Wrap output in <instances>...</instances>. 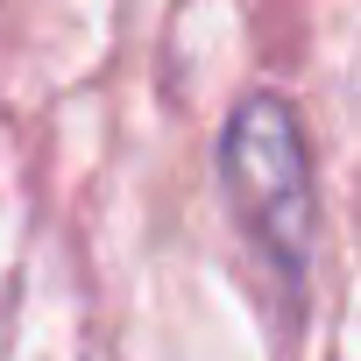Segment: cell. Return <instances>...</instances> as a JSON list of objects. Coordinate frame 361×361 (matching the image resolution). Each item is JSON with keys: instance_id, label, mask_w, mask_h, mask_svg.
<instances>
[{"instance_id": "6da1fadb", "label": "cell", "mask_w": 361, "mask_h": 361, "mask_svg": "<svg viewBox=\"0 0 361 361\" xmlns=\"http://www.w3.org/2000/svg\"><path fill=\"white\" fill-rule=\"evenodd\" d=\"M213 170H220L234 227L269 262V276L283 290H305L319 255V156H312L305 114L283 92L234 99V114L220 121Z\"/></svg>"}]
</instances>
